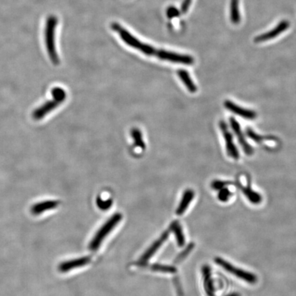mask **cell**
Wrapping results in <instances>:
<instances>
[{"instance_id": "1", "label": "cell", "mask_w": 296, "mask_h": 296, "mask_svg": "<svg viewBox=\"0 0 296 296\" xmlns=\"http://www.w3.org/2000/svg\"><path fill=\"white\" fill-rule=\"evenodd\" d=\"M58 18L54 16H48L46 22L45 36L48 55L54 64H58L59 59L55 44V32Z\"/></svg>"}, {"instance_id": "2", "label": "cell", "mask_w": 296, "mask_h": 296, "mask_svg": "<svg viewBox=\"0 0 296 296\" xmlns=\"http://www.w3.org/2000/svg\"><path fill=\"white\" fill-rule=\"evenodd\" d=\"M122 219V214H114V216H112V217H111L110 219H109L108 221H107L106 223L100 228V229L98 231L95 236H94V238H92V242H90V247H88L90 250L95 251L96 250L99 248L101 244L102 243L103 240L106 238L107 236H108L111 231L114 230V228L120 223V222L121 221Z\"/></svg>"}, {"instance_id": "3", "label": "cell", "mask_w": 296, "mask_h": 296, "mask_svg": "<svg viewBox=\"0 0 296 296\" xmlns=\"http://www.w3.org/2000/svg\"><path fill=\"white\" fill-rule=\"evenodd\" d=\"M214 262H216L218 266L223 268L228 272L238 278L240 280L245 281V282L250 283V284H254V283L257 282V278L254 274L236 267V266H233L230 262L224 260L223 258L217 257V258L214 259Z\"/></svg>"}, {"instance_id": "4", "label": "cell", "mask_w": 296, "mask_h": 296, "mask_svg": "<svg viewBox=\"0 0 296 296\" xmlns=\"http://www.w3.org/2000/svg\"><path fill=\"white\" fill-rule=\"evenodd\" d=\"M52 96V100L48 102L45 105H42L33 112L32 116L35 120L42 119L48 112H51L52 110V109L56 108L59 104L62 103L66 100V94L64 90L58 88L54 90Z\"/></svg>"}, {"instance_id": "5", "label": "cell", "mask_w": 296, "mask_h": 296, "mask_svg": "<svg viewBox=\"0 0 296 296\" xmlns=\"http://www.w3.org/2000/svg\"><path fill=\"white\" fill-rule=\"evenodd\" d=\"M219 125L222 135H223L224 138L225 140L226 148L228 155L231 158L234 159V160H238L240 158V152H238L236 146L234 145L232 135L229 131L226 124L224 121H221L220 122Z\"/></svg>"}, {"instance_id": "6", "label": "cell", "mask_w": 296, "mask_h": 296, "mask_svg": "<svg viewBox=\"0 0 296 296\" xmlns=\"http://www.w3.org/2000/svg\"><path fill=\"white\" fill-rule=\"evenodd\" d=\"M158 58H160V60L174 62V64H188V66L193 64L194 62L193 57L190 56L180 54L166 50H160Z\"/></svg>"}, {"instance_id": "7", "label": "cell", "mask_w": 296, "mask_h": 296, "mask_svg": "<svg viewBox=\"0 0 296 296\" xmlns=\"http://www.w3.org/2000/svg\"><path fill=\"white\" fill-rule=\"evenodd\" d=\"M169 234V230H166V232L162 233V236H160V238H158L156 240H155L154 243L152 244L150 247L145 252V253L140 256V260H138V264H146L148 260H149L151 258V257L156 252L157 250L162 247V244H164V242H166V240H168Z\"/></svg>"}, {"instance_id": "8", "label": "cell", "mask_w": 296, "mask_h": 296, "mask_svg": "<svg viewBox=\"0 0 296 296\" xmlns=\"http://www.w3.org/2000/svg\"><path fill=\"white\" fill-rule=\"evenodd\" d=\"M290 24L288 21H282L280 24H278L275 28L272 30L270 32L264 33V34L259 35L254 38V42H268L273 40L276 37L278 36L284 31L286 30L290 27Z\"/></svg>"}, {"instance_id": "9", "label": "cell", "mask_w": 296, "mask_h": 296, "mask_svg": "<svg viewBox=\"0 0 296 296\" xmlns=\"http://www.w3.org/2000/svg\"><path fill=\"white\" fill-rule=\"evenodd\" d=\"M230 123L233 132H234L236 138H238V143L242 146L244 152L246 153V155H248V156L253 154V149L248 144V142H246L245 136H244L243 132H242V130H240V126L238 124V122L234 118H230Z\"/></svg>"}, {"instance_id": "10", "label": "cell", "mask_w": 296, "mask_h": 296, "mask_svg": "<svg viewBox=\"0 0 296 296\" xmlns=\"http://www.w3.org/2000/svg\"><path fill=\"white\" fill-rule=\"evenodd\" d=\"M224 106L230 112L236 114V116L243 118L244 119L252 120L256 118V114L254 111L242 108L232 102L226 100L224 102Z\"/></svg>"}, {"instance_id": "11", "label": "cell", "mask_w": 296, "mask_h": 296, "mask_svg": "<svg viewBox=\"0 0 296 296\" xmlns=\"http://www.w3.org/2000/svg\"><path fill=\"white\" fill-rule=\"evenodd\" d=\"M90 260H92V259H90V256H84L82 257V258L68 260V262H62L58 266V270L61 272H68L74 270L75 268H81L86 266V264H90Z\"/></svg>"}, {"instance_id": "12", "label": "cell", "mask_w": 296, "mask_h": 296, "mask_svg": "<svg viewBox=\"0 0 296 296\" xmlns=\"http://www.w3.org/2000/svg\"><path fill=\"white\" fill-rule=\"evenodd\" d=\"M195 196L194 192L192 190H185L183 194L182 199H181L180 202L178 206L176 212L177 216H182L186 209L188 208L190 202L193 200Z\"/></svg>"}, {"instance_id": "13", "label": "cell", "mask_w": 296, "mask_h": 296, "mask_svg": "<svg viewBox=\"0 0 296 296\" xmlns=\"http://www.w3.org/2000/svg\"><path fill=\"white\" fill-rule=\"evenodd\" d=\"M59 205L58 201L50 200L42 202L36 204L31 208V212L34 214H40L42 212H47L48 210L56 208Z\"/></svg>"}, {"instance_id": "14", "label": "cell", "mask_w": 296, "mask_h": 296, "mask_svg": "<svg viewBox=\"0 0 296 296\" xmlns=\"http://www.w3.org/2000/svg\"><path fill=\"white\" fill-rule=\"evenodd\" d=\"M178 75L180 78L181 81H182L183 84L188 88V92L194 94L197 92L198 88L194 83L193 80L190 78V74H188V71L184 70H179L178 71Z\"/></svg>"}, {"instance_id": "15", "label": "cell", "mask_w": 296, "mask_h": 296, "mask_svg": "<svg viewBox=\"0 0 296 296\" xmlns=\"http://www.w3.org/2000/svg\"><path fill=\"white\" fill-rule=\"evenodd\" d=\"M204 276V286L205 292L208 296H214V288L212 286V275H210V268L208 266H204L202 268Z\"/></svg>"}, {"instance_id": "16", "label": "cell", "mask_w": 296, "mask_h": 296, "mask_svg": "<svg viewBox=\"0 0 296 296\" xmlns=\"http://www.w3.org/2000/svg\"><path fill=\"white\" fill-rule=\"evenodd\" d=\"M170 231L174 234L175 238H176L178 246L179 247H182L185 244V238L184 232H183L182 226L178 222H172L170 225Z\"/></svg>"}, {"instance_id": "17", "label": "cell", "mask_w": 296, "mask_h": 296, "mask_svg": "<svg viewBox=\"0 0 296 296\" xmlns=\"http://www.w3.org/2000/svg\"><path fill=\"white\" fill-rule=\"evenodd\" d=\"M134 49L138 50L142 52L144 54L147 56H156L158 58L159 54H160V50H156L152 46L148 45V44H144L140 40L136 42V45L134 47Z\"/></svg>"}, {"instance_id": "18", "label": "cell", "mask_w": 296, "mask_h": 296, "mask_svg": "<svg viewBox=\"0 0 296 296\" xmlns=\"http://www.w3.org/2000/svg\"><path fill=\"white\" fill-rule=\"evenodd\" d=\"M238 2H240V0H231L230 20L232 23L234 25H238L240 22Z\"/></svg>"}, {"instance_id": "19", "label": "cell", "mask_w": 296, "mask_h": 296, "mask_svg": "<svg viewBox=\"0 0 296 296\" xmlns=\"http://www.w3.org/2000/svg\"><path fill=\"white\" fill-rule=\"evenodd\" d=\"M131 136H132L133 140H134V145L140 148V149L144 150L146 148V144L144 142L143 135L140 130L138 128H133L131 130Z\"/></svg>"}, {"instance_id": "20", "label": "cell", "mask_w": 296, "mask_h": 296, "mask_svg": "<svg viewBox=\"0 0 296 296\" xmlns=\"http://www.w3.org/2000/svg\"><path fill=\"white\" fill-rule=\"evenodd\" d=\"M151 270L162 273H176L177 272L176 268L174 266L162 264H154L151 266Z\"/></svg>"}, {"instance_id": "21", "label": "cell", "mask_w": 296, "mask_h": 296, "mask_svg": "<svg viewBox=\"0 0 296 296\" xmlns=\"http://www.w3.org/2000/svg\"><path fill=\"white\" fill-rule=\"evenodd\" d=\"M243 192L244 194L246 196V197H248V198L252 202L256 204L262 200V197H260V196L258 194L254 192V190H252L250 188H243Z\"/></svg>"}, {"instance_id": "22", "label": "cell", "mask_w": 296, "mask_h": 296, "mask_svg": "<svg viewBox=\"0 0 296 296\" xmlns=\"http://www.w3.org/2000/svg\"><path fill=\"white\" fill-rule=\"evenodd\" d=\"M96 203H97L98 208L100 209V210H106L112 206V202L111 200H104L101 198L98 197L97 200H96Z\"/></svg>"}, {"instance_id": "23", "label": "cell", "mask_w": 296, "mask_h": 296, "mask_svg": "<svg viewBox=\"0 0 296 296\" xmlns=\"http://www.w3.org/2000/svg\"><path fill=\"white\" fill-rule=\"evenodd\" d=\"M194 244H190L186 247V248L182 252H181L180 254L176 258V262H181L184 258H186V256L190 254V252L194 248Z\"/></svg>"}, {"instance_id": "24", "label": "cell", "mask_w": 296, "mask_h": 296, "mask_svg": "<svg viewBox=\"0 0 296 296\" xmlns=\"http://www.w3.org/2000/svg\"><path fill=\"white\" fill-rule=\"evenodd\" d=\"M229 195H230L229 190H226V188H225V190L224 188V190H220L218 197H219L220 200L226 201L228 198Z\"/></svg>"}, {"instance_id": "25", "label": "cell", "mask_w": 296, "mask_h": 296, "mask_svg": "<svg viewBox=\"0 0 296 296\" xmlns=\"http://www.w3.org/2000/svg\"><path fill=\"white\" fill-rule=\"evenodd\" d=\"M225 182H222V181H214L212 182V188L216 190H222L224 186Z\"/></svg>"}, {"instance_id": "26", "label": "cell", "mask_w": 296, "mask_h": 296, "mask_svg": "<svg viewBox=\"0 0 296 296\" xmlns=\"http://www.w3.org/2000/svg\"><path fill=\"white\" fill-rule=\"evenodd\" d=\"M190 2L192 0H184V2L182 4V10L184 12H186V10H188V7H190Z\"/></svg>"}, {"instance_id": "27", "label": "cell", "mask_w": 296, "mask_h": 296, "mask_svg": "<svg viewBox=\"0 0 296 296\" xmlns=\"http://www.w3.org/2000/svg\"><path fill=\"white\" fill-rule=\"evenodd\" d=\"M226 296H240V294H238V293H234V294H229V295H228Z\"/></svg>"}]
</instances>
